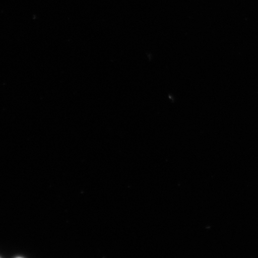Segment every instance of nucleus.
<instances>
[{"instance_id":"nucleus-1","label":"nucleus","mask_w":258,"mask_h":258,"mask_svg":"<svg viewBox=\"0 0 258 258\" xmlns=\"http://www.w3.org/2000/svg\"><path fill=\"white\" fill-rule=\"evenodd\" d=\"M18 258H21V257H18Z\"/></svg>"}]
</instances>
